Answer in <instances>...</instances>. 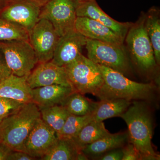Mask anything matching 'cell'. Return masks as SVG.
<instances>
[{
	"label": "cell",
	"mask_w": 160,
	"mask_h": 160,
	"mask_svg": "<svg viewBox=\"0 0 160 160\" xmlns=\"http://www.w3.org/2000/svg\"><path fill=\"white\" fill-rule=\"evenodd\" d=\"M120 117L128 126L129 142L139 152L142 160H159L152 146V120L147 106L135 100Z\"/></svg>",
	"instance_id": "obj_1"
},
{
	"label": "cell",
	"mask_w": 160,
	"mask_h": 160,
	"mask_svg": "<svg viewBox=\"0 0 160 160\" xmlns=\"http://www.w3.org/2000/svg\"><path fill=\"white\" fill-rule=\"evenodd\" d=\"M104 83L96 95L100 100L124 99L145 100L151 98L156 89L152 83H139L129 79L119 72L98 65Z\"/></svg>",
	"instance_id": "obj_2"
},
{
	"label": "cell",
	"mask_w": 160,
	"mask_h": 160,
	"mask_svg": "<svg viewBox=\"0 0 160 160\" xmlns=\"http://www.w3.org/2000/svg\"><path fill=\"white\" fill-rule=\"evenodd\" d=\"M38 107L33 102L25 103L0 123V142L14 151H21L24 142L39 119Z\"/></svg>",
	"instance_id": "obj_3"
},
{
	"label": "cell",
	"mask_w": 160,
	"mask_h": 160,
	"mask_svg": "<svg viewBox=\"0 0 160 160\" xmlns=\"http://www.w3.org/2000/svg\"><path fill=\"white\" fill-rule=\"evenodd\" d=\"M64 67L74 91L95 96L103 85L102 74L98 65L82 54Z\"/></svg>",
	"instance_id": "obj_4"
},
{
	"label": "cell",
	"mask_w": 160,
	"mask_h": 160,
	"mask_svg": "<svg viewBox=\"0 0 160 160\" xmlns=\"http://www.w3.org/2000/svg\"><path fill=\"white\" fill-rule=\"evenodd\" d=\"M125 38L129 51L138 67L146 72L154 69L158 65L145 28V16L132 24Z\"/></svg>",
	"instance_id": "obj_5"
},
{
	"label": "cell",
	"mask_w": 160,
	"mask_h": 160,
	"mask_svg": "<svg viewBox=\"0 0 160 160\" xmlns=\"http://www.w3.org/2000/svg\"><path fill=\"white\" fill-rule=\"evenodd\" d=\"M88 58L97 65L106 66L126 75L130 72L129 58L123 45L87 39Z\"/></svg>",
	"instance_id": "obj_6"
},
{
	"label": "cell",
	"mask_w": 160,
	"mask_h": 160,
	"mask_svg": "<svg viewBox=\"0 0 160 160\" xmlns=\"http://www.w3.org/2000/svg\"><path fill=\"white\" fill-rule=\"evenodd\" d=\"M0 50L12 73L17 76H28L38 63L29 40L0 42Z\"/></svg>",
	"instance_id": "obj_7"
},
{
	"label": "cell",
	"mask_w": 160,
	"mask_h": 160,
	"mask_svg": "<svg viewBox=\"0 0 160 160\" xmlns=\"http://www.w3.org/2000/svg\"><path fill=\"white\" fill-rule=\"evenodd\" d=\"M78 0H51L41 8L40 18L48 20L59 36L75 29Z\"/></svg>",
	"instance_id": "obj_8"
},
{
	"label": "cell",
	"mask_w": 160,
	"mask_h": 160,
	"mask_svg": "<svg viewBox=\"0 0 160 160\" xmlns=\"http://www.w3.org/2000/svg\"><path fill=\"white\" fill-rule=\"evenodd\" d=\"M59 37L50 22L46 19H39L29 32V41L38 63L51 61Z\"/></svg>",
	"instance_id": "obj_9"
},
{
	"label": "cell",
	"mask_w": 160,
	"mask_h": 160,
	"mask_svg": "<svg viewBox=\"0 0 160 160\" xmlns=\"http://www.w3.org/2000/svg\"><path fill=\"white\" fill-rule=\"evenodd\" d=\"M58 140L57 132L40 118L29 132L21 151L41 159L53 148Z\"/></svg>",
	"instance_id": "obj_10"
},
{
	"label": "cell",
	"mask_w": 160,
	"mask_h": 160,
	"mask_svg": "<svg viewBox=\"0 0 160 160\" xmlns=\"http://www.w3.org/2000/svg\"><path fill=\"white\" fill-rule=\"evenodd\" d=\"M41 8L33 0H12L0 17L16 23L29 32L39 20Z\"/></svg>",
	"instance_id": "obj_11"
},
{
	"label": "cell",
	"mask_w": 160,
	"mask_h": 160,
	"mask_svg": "<svg viewBox=\"0 0 160 160\" xmlns=\"http://www.w3.org/2000/svg\"><path fill=\"white\" fill-rule=\"evenodd\" d=\"M87 39L75 29L60 37L51 62L61 67L72 62L82 54Z\"/></svg>",
	"instance_id": "obj_12"
},
{
	"label": "cell",
	"mask_w": 160,
	"mask_h": 160,
	"mask_svg": "<svg viewBox=\"0 0 160 160\" xmlns=\"http://www.w3.org/2000/svg\"><path fill=\"white\" fill-rule=\"evenodd\" d=\"M27 82L32 89L52 85L72 88L64 67L58 66L51 61L39 63L28 75Z\"/></svg>",
	"instance_id": "obj_13"
},
{
	"label": "cell",
	"mask_w": 160,
	"mask_h": 160,
	"mask_svg": "<svg viewBox=\"0 0 160 160\" xmlns=\"http://www.w3.org/2000/svg\"><path fill=\"white\" fill-rule=\"evenodd\" d=\"M77 17H87L97 21L109 27L125 40L128 30L132 23L120 22L106 14L97 3L96 0L78 2L76 9Z\"/></svg>",
	"instance_id": "obj_14"
},
{
	"label": "cell",
	"mask_w": 160,
	"mask_h": 160,
	"mask_svg": "<svg viewBox=\"0 0 160 160\" xmlns=\"http://www.w3.org/2000/svg\"><path fill=\"white\" fill-rule=\"evenodd\" d=\"M75 29L87 38L120 45L124 43V39L109 27L89 18L77 17Z\"/></svg>",
	"instance_id": "obj_15"
},
{
	"label": "cell",
	"mask_w": 160,
	"mask_h": 160,
	"mask_svg": "<svg viewBox=\"0 0 160 160\" xmlns=\"http://www.w3.org/2000/svg\"><path fill=\"white\" fill-rule=\"evenodd\" d=\"M28 76L11 74L0 81V97L16 100L23 103L32 102V89L27 82Z\"/></svg>",
	"instance_id": "obj_16"
},
{
	"label": "cell",
	"mask_w": 160,
	"mask_h": 160,
	"mask_svg": "<svg viewBox=\"0 0 160 160\" xmlns=\"http://www.w3.org/2000/svg\"><path fill=\"white\" fill-rule=\"evenodd\" d=\"M73 92L71 87L60 85L38 87L32 89V102L39 109L61 105Z\"/></svg>",
	"instance_id": "obj_17"
},
{
	"label": "cell",
	"mask_w": 160,
	"mask_h": 160,
	"mask_svg": "<svg viewBox=\"0 0 160 160\" xmlns=\"http://www.w3.org/2000/svg\"><path fill=\"white\" fill-rule=\"evenodd\" d=\"M128 141V132L110 133L85 146L81 151L87 157L101 156L112 149L122 147Z\"/></svg>",
	"instance_id": "obj_18"
},
{
	"label": "cell",
	"mask_w": 160,
	"mask_h": 160,
	"mask_svg": "<svg viewBox=\"0 0 160 160\" xmlns=\"http://www.w3.org/2000/svg\"><path fill=\"white\" fill-rule=\"evenodd\" d=\"M131 103V101L124 99L101 100L96 104L92 112L93 120L101 122L109 118L120 117Z\"/></svg>",
	"instance_id": "obj_19"
},
{
	"label": "cell",
	"mask_w": 160,
	"mask_h": 160,
	"mask_svg": "<svg viewBox=\"0 0 160 160\" xmlns=\"http://www.w3.org/2000/svg\"><path fill=\"white\" fill-rule=\"evenodd\" d=\"M105 127L103 122L92 120L81 129L71 139L79 150L81 151L85 146L110 134Z\"/></svg>",
	"instance_id": "obj_20"
},
{
	"label": "cell",
	"mask_w": 160,
	"mask_h": 160,
	"mask_svg": "<svg viewBox=\"0 0 160 160\" xmlns=\"http://www.w3.org/2000/svg\"><path fill=\"white\" fill-rule=\"evenodd\" d=\"M145 26L153 48L155 59L158 65L160 63V19L159 12L152 8L145 16Z\"/></svg>",
	"instance_id": "obj_21"
},
{
	"label": "cell",
	"mask_w": 160,
	"mask_h": 160,
	"mask_svg": "<svg viewBox=\"0 0 160 160\" xmlns=\"http://www.w3.org/2000/svg\"><path fill=\"white\" fill-rule=\"evenodd\" d=\"M96 102L85 97L84 94L73 92L61 103L70 114L84 116L92 113L95 108Z\"/></svg>",
	"instance_id": "obj_22"
},
{
	"label": "cell",
	"mask_w": 160,
	"mask_h": 160,
	"mask_svg": "<svg viewBox=\"0 0 160 160\" xmlns=\"http://www.w3.org/2000/svg\"><path fill=\"white\" fill-rule=\"evenodd\" d=\"M80 151L71 139L58 138L53 148L41 160H77L78 154Z\"/></svg>",
	"instance_id": "obj_23"
},
{
	"label": "cell",
	"mask_w": 160,
	"mask_h": 160,
	"mask_svg": "<svg viewBox=\"0 0 160 160\" xmlns=\"http://www.w3.org/2000/svg\"><path fill=\"white\" fill-rule=\"evenodd\" d=\"M39 109L42 120L58 134L70 113L60 105Z\"/></svg>",
	"instance_id": "obj_24"
},
{
	"label": "cell",
	"mask_w": 160,
	"mask_h": 160,
	"mask_svg": "<svg viewBox=\"0 0 160 160\" xmlns=\"http://www.w3.org/2000/svg\"><path fill=\"white\" fill-rule=\"evenodd\" d=\"M92 120V112L84 116L69 114L62 128L58 134V138L59 139H71Z\"/></svg>",
	"instance_id": "obj_25"
},
{
	"label": "cell",
	"mask_w": 160,
	"mask_h": 160,
	"mask_svg": "<svg viewBox=\"0 0 160 160\" xmlns=\"http://www.w3.org/2000/svg\"><path fill=\"white\" fill-rule=\"evenodd\" d=\"M29 40V32L16 23L0 17V42Z\"/></svg>",
	"instance_id": "obj_26"
},
{
	"label": "cell",
	"mask_w": 160,
	"mask_h": 160,
	"mask_svg": "<svg viewBox=\"0 0 160 160\" xmlns=\"http://www.w3.org/2000/svg\"><path fill=\"white\" fill-rule=\"evenodd\" d=\"M24 104L16 100L0 97V118H4L13 113Z\"/></svg>",
	"instance_id": "obj_27"
},
{
	"label": "cell",
	"mask_w": 160,
	"mask_h": 160,
	"mask_svg": "<svg viewBox=\"0 0 160 160\" xmlns=\"http://www.w3.org/2000/svg\"><path fill=\"white\" fill-rule=\"evenodd\" d=\"M123 157L122 160H142V155L134 145L129 143L122 149Z\"/></svg>",
	"instance_id": "obj_28"
},
{
	"label": "cell",
	"mask_w": 160,
	"mask_h": 160,
	"mask_svg": "<svg viewBox=\"0 0 160 160\" xmlns=\"http://www.w3.org/2000/svg\"><path fill=\"white\" fill-rule=\"evenodd\" d=\"M11 74V71L6 63L4 55L0 50V81L8 77Z\"/></svg>",
	"instance_id": "obj_29"
},
{
	"label": "cell",
	"mask_w": 160,
	"mask_h": 160,
	"mask_svg": "<svg viewBox=\"0 0 160 160\" xmlns=\"http://www.w3.org/2000/svg\"><path fill=\"white\" fill-rule=\"evenodd\" d=\"M123 157L122 149H116L110 150L101 156L100 160H122Z\"/></svg>",
	"instance_id": "obj_30"
},
{
	"label": "cell",
	"mask_w": 160,
	"mask_h": 160,
	"mask_svg": "<svg viewBox=\"0 0 160 160\" xmlns=\"http://www.w3.org/2000/svg\"><path fill=\"white\" fill-rule=\"evenodd\" d=\"M35 158L32 157L28 153L22 151H12L9 153L7 160H34Z\"/></svg>",
	"instance_id": "obj_31"
},
{
	"label": "cell",
	"mask_w": 160,
	"mask_h": 160,
	"mask_svg": "<svg viewBox=\"0 0 160 160\" xmlns=\"http://www.w3.org/2000/svg\"><path fill=\"white\" fill-rule=\"evenodd\" d=\"M12 151L6 145L0 142V160H7L9 153Z\"/></svg>",
	"instance_id": "obj_32"
},
{
	"label": "cell",
	"mask_w": 160,
	"mask_h": 160,
	"mask_svg": "<svg viewBox=\"0 0 160 160\" xmlns=\"http://www.w3.org/2000/svg\"><path fill=\"white\" fill-rule=\"evenodd\" d=\"M12 0H0V13L8 6Z\"/></svg>",
	"instance_id": "obj_33"
},
{
	"label": "cell",
	"mask_w": 160,
	"mask_h": 160,
	"mask_svg": "<svg viewBox=\"0 0 160 160\" xmlns=\"http://www.w3.org/2000/svg\"><path fill=\"white\" fill-rule=\"evenodd\" d=\"M33 1L37 3L38 5H39L41 7H42L44 5H46V3H48L51 0H33Z\"/></svg>",
	"instance_id": "obj_34"
},
{
	"label": "cell",
	"mask_w": 160,
	"mask_h": 160,
	"mask_svg": "<svg viewBox=\"0 0 160 160\" xmlns=\"http://www.w3.org/2000/svg\"><path fill=\"white\" fill-rule=\"evenodd\" d=\"M78 2H86V1H92V0H78Z\"/></svg>",
	"instance_id": "obj_35"
},
{
	"label": "cell",
	"mask_w": 160,
	"mask_h": 160,
	"mask_svg": "<svg viewBox=\"0 0 160 160\" xmlns=\"http://www.w3.org/2000/svg\"><path fill=\"white\" fill-rule=\"evenodd\" d=\"M3 118H0V123L2 122V120H3Z\"/></svg>",
	"instance_id": "obj_36"
},
{
	"label": "cell",
	"mask_w": 160,
	"mask_h": 160,
	"mask_svg": "<svg viewBox=\"0 0 160 160\" xmlns=\"http://www.w3.org/2000/svg\"></svg>",
	"instance_id": "obj_37"
}]
</instances>
